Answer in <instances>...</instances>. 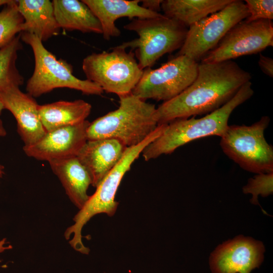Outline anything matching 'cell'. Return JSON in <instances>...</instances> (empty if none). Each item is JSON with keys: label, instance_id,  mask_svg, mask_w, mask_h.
Wrapping results in <instances>:
<instances>
[{"label": "cell", "instance_id": "8992f818", "mask_svg": "<svg viewBox=\"0 0 273 273\" xmlns=\"http://www.w3.org/2000/svg\"><path fill=\"white\" fill-rule=\"evenodd\" d=\"M123 28L139 36L121 45L135 51L142 70L151 68L164 55L180 49L188 31L186 26L163 14L155 18L133 19Z\"/></svg>", "mask_w": 273, "mask_h": 273}, {"label": "cell", "instance_id": "8fae6325", "mask_svg": "<svg viewBox=\"0 0 273 273\" xmlns=\"http://www.w3.org/2000/svg\"><path fill=\"white\" fill-rule=\"evenodd\" d=\"M273 46L271 20H243L225 34L218 45L201 60L213 63L229 61L238 57L257 54Z\"/></svg>", "mask_w": 273, "mask_h": 273}, {"label": "cell", "instance_id": "4316f807", "mask_svg": "<svg viewBox=\"0 0 273 273\" xmlns=\"http://www.w3.org/2000/svg\"><path fill=\"white\" fill-rule=\"evenodd\" d=\"M163 0H144L141 1L142 7L151 11L159 13L161 10V4Z\"/></svg>", "mask_w": 273, "mask_h": 273}, {"label": "cell", "instance_id": "44dd1931", "mask_svg": "<svg viewBox=\"0 0 273 273\" xmlns=\"http://www.w3.org/2000/svg\"><path fill=\"white\" fill-rule=\"evenodd\" d=\"M233 0H164L161 4L163 15L186 27L217 12Z\"/></svg>", "mask_w": 273, "mask_h": 273}, {"label": "cell", "instance_id": "7a4b0ae2", "mask_svg": "<svg viewBox=\"0 0 273 273\" xmlns=\"http://www.w3.org/2000/svg\"><path fill=\"white\" fill-rule=\"evenodd\" d=\"M254 94L250 81L244 83L236 95L217 110L200 118L178 119L166 124L162 133L148 144L142 154L145 161L172 153L176 149L200 138L221 137L228 126L229 117L239 105Z\"/></svg>", "mask_w": 273, "mask_h": 273}, {"label": "cell", "instance_id": "e0dca14e", "mask_svg": "<svg viewBox=\"0 0 273 273\" xmlns=\"http://www.w3.org/2000/svg\"><path fill=\"white\" fill-rule=\"evenodd\" d=\"M51 169L61 183L66 195L79 210L88 200L90 175L77 156L49 161Z\"/></svg>", "mask_w": 273, "mask_h": 273}, {"label": "cell", "instance_id": "f1b7e54d", "mask_svg": "<svg viewBox=\"0 0 273 273\" xmlns=\"http://www.w3.org/2000/svg\"><path fill=\"white\" fill-rule=\"evenodd\" d=\"M6 134V130L3 125L2 120L0 119V136H5Z\"/></svg>", "mask_w": 273, "mask_h": 273}, {"label": "cell", "instance_id": "52a82bcc", "mask_svg": "<svg viewBox=\"0 0 273 273\" xmlns=\"http://www.w3.org/2000/svg\"><path fill=\"white\" fill-rule=\"evenodd\" d=\"M111 50L85 57L82 64L83 71L86 79L97 84L104 92L118 97L130 94L140 80L143 70L131 50L127 52L121 44Z\"/></svg>", "mask_w": 273, "mask_h": 273}, {"label": "cell", "instance_id": "3957f363", "mask_svg": "<svg viewBox=\"0 0 273 273\" xmlns=\"http://www.w3.org/2000/svg\"><path fill=\"white\" fill-rule=\"evenodd\" d=\"M118 108L90 123L87 140L116 139L126 147L137 145L158 126L155 105L132 93L119 97Z\"/></svg>", "mask_w": 273, "mask_h": 273}, {"label": "cell", "instance_id": "4dcf8cb0", "mask_svg": "<svg viewBox=\"0 0 273 273\" xmlns=\"http://www.w3.org/2000/svg\"><path fill=\"white\" fill-rule=\"evenodd\" d=\"M4 167L0 164V177L2 176L4 173Z\"/></svg>", "mask_w": 273, "mask_h": 273}, {"label": "cell", "instance_id": "9a60e30c", "mask_svg": "<svg viewBox=\"0 0 273 273\" xmlns=\"http://www.w3.org/2000/svg\"><path fill=\"white\" fill-rule=\"evenodd\" d=\"M126 147L114 139L87 140L77 157L97 187L122 157Z\"/></svg>", "mask_w": 273, "mask_h": 273}, {"label": "cell", "instance_id": "4fadbf2b", "mask_svg": "<svg viewBox=\"0 0 273 273\" xmlns=\"http://www.w3.org/2000/svg\"><path fill=\"white\" fill-rule=\"evenodd\" d=\"M89 124L86 120L77 125L47 132L34 144L24 146L23 150L30 157L48 162L77 156L87 140L86 131Z\"/></svg>", "mask_w": 273, "mask_h": 273}, {"label": "cell", "instance_id": "f546056e", "mask_svg": "<svg viewBox=\"0 0 273 273\" xmlns=\"http://www.w3.org/2000/svg\"><path fill=\"white\" fill-rule=\"evenodd\" d=\"M12 0H0V6L2 5H6L11 3Z\"/></svg>", "mask_w": 273, "mask_h": 273}, {"label": "cell", "instance_id": "1f68e13d", "mask_svg": "<svg viewBox=\"0 0 273 273\" xmlns=\"http://www.w3.org/2000/svg\"><path fill=\"white\" fill-rule=\"evenodd\" d=\"M4 109V106H3V105L1 102V100L0 99V115L2 113V111Z\"/></svg>", "mask_w": 273, "mask_h": 273}, {"label": "cell", "instance_id": "83f0119b", "mask_svg": "<svg viewBox=\"0 0 273 273\" xmlns=\"http://www.w3.org/2000/svg\"><path fill=\"white\" fill-rule=\"evenodd\" d=\"M12 246L8 245V242H7L6 238H4L0 240V253H2L6 250L12 249Z\"/></svg>", "mask_w": 273, "mask_h": 273}, {"label": "cell", "instance_id": "6da1fadb", "mask_svg": "<svg viewBox=\"0 0 273 273\" xmlns=\"http://www.w3.org/2000/svg\"><path fill=\"white\" fill-rule=\"evenodd\" d=\"M251 79L250 73L233 61L201 62L193 83L156 108L158 124L209 114L228 102Z\"/></svg>", "mask_w": 273, "mask_h": 273}, {"label": "cell", "instance_id": "ac0fdd59", "mask_svg": "<svg viewBox=\"0 0 273 273\" xmlns=\"http://www.w3.org/2000/svg\"><path fill=\"white\" fill-rule=\"evenodd\" d=\"M17 7L24 19L22 32L32 33L42 41L59 32L60 28L55 17L52 2L19 0Z\"/></svg>", "mask_w": 273, "mask_h": 273}, {"label": "cell", "instance_id": "9c48e42d", "mask_svg": "<svg viewBox=\"0 0 273 273\" xmlns=\"http://www.w3.org/2000/svg\"><path fill=\"white\" fill-rule=\"evenodd\" d=\"M199 63L185 55H177L156 69L147 68L132 91L146 101H168L175 97L195 79Z\"/></svg>", "mask_w": 273, "mask_h": 273}, {"label": "cell", "instance_id": "d6986e66", "mask_svg": "<svg viewBox=\"0 0 273 273\" xmlns=\"http://www.w3.org/2000/svg\"><path fill=\"white\" fill-rule=\"evenodd\" d=\"M91 105L82 100L60 101L38 106L40 120L47 132L86 120L90 113Z\"/></svg>", "mask_w": 273, "mask_h": 273}, {"label": "cell", "instance_id": "d4e9b609", "mask_svg": "<svg viewBox=\"0 0 273 273\" xmlns=\"http://www.w3.org/2000/svg\"><path fill=\"white\" fill-rule=\"evenodd\" d=\"M245 4L249 16L245 19L248 21L273 19L272 0H246Z\"/></svg>", "mask_w": 273, "mask_h": 273}, {"label": "cell", "instance_id": "ffe728a7", "mask_svg": "<svg viewBox=\"0 0 273 273\" xmlns=\"http://www.w3.org/2000/svg\"><path fill=\"white\" fill-rule=\"evenodd\" d=\"M52 2L55 17L60 28L102 34L99 21L82 1L54 0Z\"/></svg>", "mask_w": 273, "mask_h": 273}, {"label": "cell", "instance_id": "5b68a950", "mask_svg": "<svg viewBox=\"0 0 273 273\" xmlns=\"http://www.w3.org/2000/svg\"><path fill=\"white\" fill-rule=\"evenodd\" d=\"M20 39L31 48L35 61L33 73L26 86L27 94L38 97L57 88H69L87 95L101 96L104 92L97 84L80 79L73 74L71 64L55 56L44 47L36 35L20 33Z\"/></svg>", "mask_w": 273, "mask_h": 273}, {"label": "cell", "instance_id": "277c9868", "mask_svg": "<svg viewBox=\"0 0 273 273\" xmlns=\"http://www.w3.org/2000/svg\"><path fill=\"white\" fill-rule=\"evenodd\" d=\"M165 126V124L159 125L143 142L127 147L121 158L103 178L94 194L89 196L83 207L74 216V223L66 230L64 236L68 240L73 234L69 244L75 250L82 254L87 252L88 248L84 246L82 241V228L97 214L106 213L109 216L114 215L119 204L115 200V197L123 176L130 170L145 148L162 133Z\"/></svg>", "mask_w": 273, "mask_h": 273}, {"label": "cell", "instance_id": "30bf717a", "mask_svg": "<svg viewBox=\"0 0 273 273\" xmlns=\"http://www.w3.org/2000/svg\"><path fill=\"white\" fill-rule=\"evenodd\" d=\"M249 13L245 2L233 0L221 10L189 27L177 55H185L198 62L214 49L235 25Z\"/></svg>", "mask_w": 273, "mask_h": 273}, {"label": "cell", "instance_id": "603a6c76", "mask_svg": "<svg viewBox=\"0 0 273 273\" xmlns=\"http://www.w3.org/2000/svg\"><path fill=\"white\" fill-rule=\"evenodd\" d=\"M24 19L17 7V1L5 6L0 12V49L22 32Z\"/></svg>", "mask_w": 273, "mask_h": 273}, {"label": "cell", "instance_id": "ba28073f", "mask_svg": "<svg viewBox=\"0 0 273 273\" xmlns=\"http://www.w3.org/2000/svg\"><path fill=\"white\" fill-rule=\"evenodd\" d=\"M270 118L263 116L250 126L228 125L220 137L223 153L242 169L255 173L273 172V147L264 137Z\"/></svg>", "mask_w": 273, "mask_h": 273}, {"label": "cell", "instance_id": "7402d4cb", "mask_svg": "<svg viewBox=\"0 0 273 273\" xmlns=\"http://www.w3.org/2000/svg\"><path fill=\"white\" fill-rule=\"evenodd\" d=\"M20 34L0 49V91L12 86H19L24 78L16 67L18 52L22 49Z\"/></svg>", "mask_w": 273, "mask_h": 273}, {"label": "cell", "instance_id": "484cf974", "mask_svg": "<svg viewBox=\"0 0 273 273\" xmlns=\"http://www.w3.org/2000/svg\"><path fill=\"white\" fill-rule=\"evenodd\" d=\"M258 65L261 71L270 77H273V60L271 58L260 54Z\"/></svg>", "mask_w": 273, "mask_h": 273}, {"label": "cell", "instance_id": "7c38bea8", "mask_svg": "<svg viewBox=\"0 0 273 273\" xmlns=\"http://www.w3.org/2000/svg\"><path fill=\"white\" fill-rule=\"evenodd\" d=\"M261 242L240 235L219 245L211 254L212 273H250L263 260Z\"/></svg>", "mask_w": 273, "mask_h": 273}, {"label": "cell", "instance_id": "5bb4252c", "mask_svg": "<svg viewBox=\"0 0 273 273\" xmlns=\"http://www.w3.org/2000/svg\"><path fill=\"white\" fill-rule=\"evenodd\" d=\"M0 99L4 109L15 118L17 131L25 146L34 144L46 133L39 117V105L33 97L19 86H12L0 91Z\"/></svg>", "mask_w": 273, "mask_h": 273}, {"label": "cell", "instance_id": "cb8c5ba5", "mask_svg": "<svg viewBox=\"0 0 273 273\" xmlns=\"http://www.w3.org/2000/svg\"><path fill=\"white\" fill-rule=\"evenodd\" d=\"M273 172L258 173L253 178L249 179L248 183L243 188L244 194H251L252 198L250 202L255 205H259L258 196L266 197L272 194Z\"/></svg>", "mask_w": 273, "mask_h": 273}, {"label": "cell", "instance_id": "2e32d148", "mask_svg": "<svg viewBox=\"0 0 273 273\" xmlns=\"http://www.w3.org/2000/svg\"><path fill=\"white\" fill-rule=\"evenodd\" d=\"M99 21L104 39L121 34L115 21L121 18L145 19L160 17L163 14L151 11L139 5L140 0H82Z\"/></svg>", "mask_w": 273, "mask_h": 273}]
</instances>
